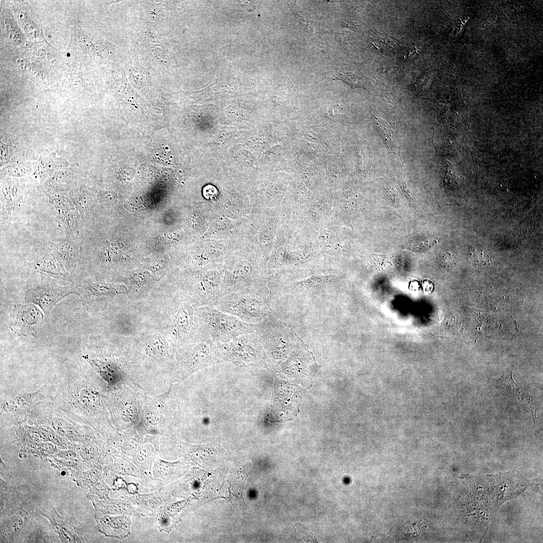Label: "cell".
<instances>
[{
	"label": "cell",
	"instance_id": "1",
	"mask_svg": "<svg viewBox=\"0 0 543 543\" xmlns=\"http://www.w3.org/2000/svg\"><path fill=\"white\" fill-rule=\"evenodd\" d=\"M198 331L207 335L214 343L227 342L244 333L254 332V324L245 323L231 315L221 312L213 305L195 309Z\"/></svg>",
	"mask_w": 543,
	"mask_h": 543
},
{
	"label": "cell",
	"instance_id": "2",
	"mask_svg": "<svg viewBox=\"0 0 543 543\" xmlns=\"http://www.w3.org/2000/svg\"><path fill=\"white\" fill-rule=\"evenodd\" d=\"M213 306L221 312L251 324L259 322L269 312L263 295L253 291H238L222 295Z\"/></svg>",
	"mask_w": 543,
	"mask_h": 543
},
{
	"label": "cell",
	"instance_id": "3",
	"mask_svg": "<svg viewBox=\"0 0 543 543\" xmlns=\"http://www.w3.org/2000/svg\"><path fill=\"white\" fill-rule=\"evenodd\" d=\"M169 322L171 335L176 341H182L194 336L198 332L195 320V310L190 299L185 295L178 296L174 304Z\"/></svg>",
	"mask_w": 543,
	"mask_h": 543
},
{
	"label": "cell",
	"instance_id": "4",
	"mask_svg": "<svg viewBox=\"0 0 543 543\" xmlns=\"http://www.w3.org/2000/svg\"><path fill=\"white\" fill-rule=\"evenodd\" d=\"M42 312L33 304H17L10 316V328L18 336H35L43 323Z\"/></svg>",
	"mask_w": 543,
	"mask_h": 543
},
{
	"label": "cell",
	"instance_id": "5",
	"mask_svg": "<svg viewBox=\"0 0 543 543\" xmlns=\"http://www.w3.org/2000/svg\"><path fill=\"white\" fill-rule=\"evenodd\" d=\"M258 342V337L255 332H248L220 345L227 357L235 361L248 362L255 359Z\"/></svg>",
	"mask_w": 543,
	"mask_h": 543
},
{
	"label": "cell",
	"instance_id": "6",
	"mask_svg": "<svg viewBox=\"0 0 543 543\" xmlns=\"http://www.w3.org/2000/svg\"><path fill=\"white\" fill-rule=\"evenodd\" d=\"M70 293H74V288L43 285L27 290L25 299L28 302L39 305L46 315L59 301Z\"/></svg>",
	"mask_w": 543,
	"mask_h": 543
},
{
	"label": "cell",
	"instance_id": "7",
	"mask_svg": "<svg viewBox=\"0 0 543 543\" xmlns=\"http://www.w3.org/2000/svg\"><path fill=\"white\" fill-rule=\"evenodd\" d=\"M54 256L67 269L74 267L78 254L77 247L70 242L52 243Z\"/></svg>",
	"mask_w": 543,
	"mask_h": 543
},
{
	"label": "cell",
	"instance_id": "8",
	"mask_svg": "<svg viewBox=\"0 0 543 543\" xmlns=\"http://www.w3.org/2000/svg\"><path fill=\"white\" fill-rule=\"evenodd\" d=\"M58 216L63 226L69 230H76V214L73 208L63 201H54Z\"/></svg>",
	"mask_w": 543,
	"mask_h": 543
},
{
	"label": "cell",
	"instance_id": "9",
	"mask_svg": "<svg viewBox=\"0 0 543 543\" xmlns=\"http://www.w3.org/2000/svg\"><path fill=\"white\" fill-rule=\"evenodd\" d=\"M98 371V373L108 382H116L119 381L120 377L117 376L120 375L115 372L112 365L107 363L93 359L88 360Z\"/></svg>",
	"mask_w": 543,
	"mask_h": 543
},
{
	"label": "cell",
	"instance_id": "10",
	"mask_svg": "<svg viewBox=\"0 0 543 543\" xmlns=\"http://www.w3.org/2000/svg\"><path fill=\"white\" fill-rule=\"evenodd\" d=\"M469 256L471 264L476 268L484 269L490 265L489 256L482 249L471 246Z\"/></svg>",
	"mask_w": 543,
	"mask_h": 543
},
{
	"label": "cell",
	"instance_id": "11",
	"mask_svg": "<svg viewBox=\"0 0 543 543\" xmlns=\"http://www.w3.org/2000/svg\"><path fill=\"white\" fill-rule=\"evenodd\" d=\"M334 79L342 80L353 88L361 87L366 89L372 80L370 78L351 72L340 73L338 76L334 77Z\"/></svg>",
	"mask_w": 543,
	"mask_h": 543
},
{
	"label": "cell",
	"instance_id": "12",
	"mask_svg": "<svg viewBox=\"0 0 543 543\" xmlns=\"http://www.w3.org/2000/svg\"><path fill=\"white\" fill-rule=\"evenodd\" d=\"M498 386L502 392L510 397H517L519 394V388L513 381L511 372L504 375L498 381Z\"/></svg>",
	"mask_w": 543,
	"mask_h": 543
},
{
	"label": "cell",
	"instance_id": "13",
	"mask_svg": "<svg viewBox=\"0 0 543 543\" xmlns=\"http://www.w3.org/2000/svg\"><path fill=\"white\" fill-rule=\"evenodd\" d=\"M394 526H392V527H390V529H389V531H388V532H387V533H386V534H382V533H380V532H379V534H380V535H381L382 536H384L386 537V536H387V535H388V534H389V533H390V531H391L392 529V528H393V527H394Z\"/></svg>",
	"mask_w": 543,
	"mask_h": 543
}]
</instances>
